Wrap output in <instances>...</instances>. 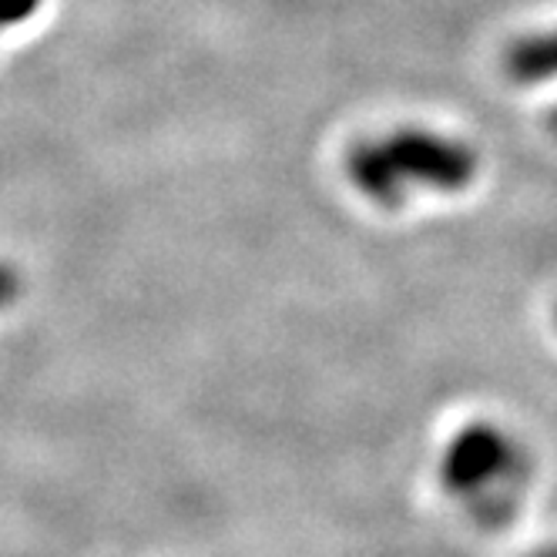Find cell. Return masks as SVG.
<instances>
[{
	"label": "cell",
	"mask_w": 557,
	"mask_h": 557,
	"mask_svg": "<svg viewBox=\"0 0 557 557\" xmlns=\"http://www.w3.org/2000/svg\"><path fill=\"white\" fill-rule=\"evenodd\" d=\"M37 8H41V0H0V30L30 21Z\"/></svg>",
	"instance_id": "4"
},
{
	"label": "cell",
	"mask_w": 557,
	"mask_h": 557,
	"mask_svg": "<svg viewBox=\"0 0 557 557\" xmlns=\"http://www.w3.org/2000/svg\"><path fill=\"white\" fill-rule=\"evenodd\" d=\"M550 330H554V336H557V302L550 306Z\"/></svg>",
	"instance_id": "8"
},
{
	"label": "cell",
	"mask_w": 557,
	"mask_h": 557,
	"mask_svg": "<svg viewBox=\"0 0 557 557\" xmlns=\"http://www.w3.org/2000/svg\"><path fill=\"white\" fill-rule=\"evenodd\" d=\"M544 132H547V138L557 145V98L544 108Z\"/></svg>",
	"instance_id": "6"
},
{
	"label": "cell",
	"mask_w": 557,
	"mask_h": 557,
	"mask_svg": "<svg viewBox=\"0 0 557 557\" xmlns=\"http://www.w3.org/2000/svg\"><path fill=\"white\" fill-rule=\"evenodd\" d=\"M497 71L510 88H557V24L513 34L500 48Z\"/></svg>",
	"instance_id": "3"
},
{
	"label": "cell",
	"mask_w": 557,
	"mask_h": 557,
	"mask_svg": "<svg viewBox=\"0 0 557 557\" xmlns=\"http://www.w3.org/2000/svg\"><path fill=\"white\" fill-rule=\"evenodd\" d=\"M524 557H557V541H554V544H541V547L528 550Z\"/></svg>",
	"instance_id": "7"
},
{
	"label": "cell",
	"mask_w": 557,
	"mask_h": 557,
	"mask_svg": "<svg viewBox=\"0 0 557 557\" xmlns=\"http://www.w3.org/2000/svg\"><path fill=\"white\" fill-rule=\"evenodd\" d=\"M336 175L356 206L400 219L470 198L487 178V154L481 141L454 125L396 117L349 135L336 158Z\"/></svg>",
	"instance_id": "1"
},
{
	"label": "cell",
	"mask_w": 557,
	"mask_h": 557,
	"mask_svg": "<svg viewBox=\"0 0 557 557\" xmlns=\"http://www.w3.org/2000/svg\"><path fill=\"white\" fill-rule=\"evenodd\" d=\"M21 275H17V269L14 265H8V262H0V309H8V306H14L17 299H21Z\"/></svg>",
	"instance_id": "5"
},
{
	"label": "cell",
	"mask_w": 557,
	"mask_h": 557,
	"mask_svg": "<svg viewBox=\"0 0 557 557\" xmlns=\"http://www.w3.org/2000/svg\"><path fill=\"white\" fill-rule=\"evenodd\" d=\"M537 476L534 441L497 413H470L450 423L430 467L436 497L481 534H500L521 521L537 494Z\"/></svg>",
	"instance_id": "2"
}]
</instances>
